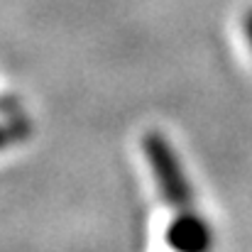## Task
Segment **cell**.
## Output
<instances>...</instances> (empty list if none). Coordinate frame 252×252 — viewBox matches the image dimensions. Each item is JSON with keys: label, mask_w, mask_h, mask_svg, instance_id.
Returning a JSON list of instances; mask_svg holds the SVG:
<instances>
[{"label": "cell", "mask_w": 252, "mask_h": 252, "mask_svg": "<svg viewBox=\"0 0 252 252\" xmlns=\"http://www.w3.org/2000/svg\"><path fill=\"white\" fill-rule=\"evenodd\" d=\"M243 32H245V39H248V44H250V49H252V7L243 17Z\"/></svg>", "instance_id": "277c9868"}, {"label": "cell", "mask_w": 252, "mask_h": 252, "mask_svg": "<svg viewBox=\"0 0 252 252\" xmlns=\"http://www.w3.org/2000/svg\"><path fill=\"white\" fill-rule=\"evenodd\" d=\"M30 132H32V127L22 115H10V118L0 120V152L22 142V140H27Z\"/></svg>", "instance_id": "3957f363"}, {"label": "cell", "mask_w": 252, "mask_h": 252, "mask_svg": "<svg viewBox=\"0 0 252 252\" xmlns=\"http://www.w3.org/2000/svg\"><path fill=\"white\" fill-rule=\"evenodd\" d=\"M142 152L147 159V167L152 171L157 189L162 193V198L169 206H174L176 211L191 208L193 193H191V184L186 179L184 164L174 150V145L159 130H152L142 137Z\"/></svg>", "instance_id": "6da1fadb"}, {"label": "cell", "mask_w": 252, "mask_h": 252, "mask_svg": "<svg viewBox=\"0 0 252 252\" xmlns=\"http://www.w3.org/2000/svg\"><path fill=\"white\" fill-rule=\"evenodd\" d=\"M167 245L174 252H211V248H213L211 225L196 211L184 208L169 223Z\"/></svg>", "instance_id": "7a4b0ae2"}]
</instances>
